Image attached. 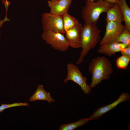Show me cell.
<instances>
[{
  "label": "cell",
  "mask_w": 130,
  "mask_h": 130,
  "mask_svg": "<svg viewBox=\"0 0 130 130\" xmlns=\"http://www.w3.org/2000/svg\"><path fill=\"white\" fill-rule=\"evenodd\" d=\"M88 69L91 75L90 85L91 88H94L102 80L109 79L113 72L112 63L104 56H98L92 59L89 64Z\"/></svg>",
  "instance_id": "obj_1"
},
{
  "label": "cell",
  "mask_w": 130,
  "mask_h": 130,
  "mask_svg": "<svg viewBox=\"0 0 130 130\" xmlns=\"http://www.w3.org/2000/svg\"><path fill=\"white\" fill-rule=\"evenodd\" d=\"M101 32L96 25L85 24L82 26L81 32L82 49L76 62L77 64H81L89 51L94 48L100 42Z\"/></svg>",
  "instance_id": "obj_2"
},
{
  "label": "cell",
  "mask_w": 130,
  "mask_h": 130,
  "mask_svg": "<svg viewBox=\"0 0 130 130\" xmlns=\"http://www.w3.org/2000/svg\"><path fill=\"white\" fill-rule=\"evenodd\" d=\"M114 4L104 0H98L96 1L86 0L81 12L85 24L96 25L100 15L106 13Z\"/></svg>",
  "instance_id": "obj_3"
},
{
  "label": "cell",
  "mask_w": 130,
  "mask_h": 130,
  "mask_svg": "<svg viewBox=\"0 0 130 130\" xmlns=\"http://www.w3.org/2000/svg\"><path fill=\"white\" fill-rule=\"evenodd\" d=\"M67 76L63 83H66L69 81H72L79 85L85 94H89L91 88L87 84L86 78L83 76L82 72L77 66L71 63L66 66Z\"/></svg>",
  "instance_id": "obj_4"
},
{
  "label": "cell",
  "mask_w": 130,
  "mask_h": 130,
  "mask_svg": "<svg viewBox=\"0 0 130 130\" xmlns=\"http://www.w3.org/2000/svg\"><path fill=\"white\" fill-rule=\"evenodd\" d=\"M42 39L54 49L64 52L69 48L68 41L63 34L51 31H43Z\"/></svg>",
  "instance_id": "obj_5"
},
{
  "label": "cell",
  "mask_w": 130,
  "mask_h": 130,
  "mask_svg": "<svg viewBox=\"0 0 130 130\" xmlns=\"http://www.w3.org/2000/svg\"><path fill=\"white\" fill-rule=\"evenodd\" d=\"M42 19L43 31L49 30L65 34L62 16L50 13H44L42 15Z\"/></svg>",
  "instance_id": "obj_6"
},
{
  "label": "cell",
  "mask_w": 130,
  "mask_h": 130,
  "mask_svg": "<svg viewBox=\"0 0 130 130\" xmlns=\"http://www.w3.org/2000/svg\"><path fill=\"white\" fill-rule=\"evenodd\" d=\"M106 23L104 34L100 42V46L115 41L126 27L122 23L109 21Z\"/></svg>",
  "instance_id": "obj_7"
},
{
  "label": "cell",
  "mask_w": 130,
  "mask_h": 130,
  "mask_svg": "<svg viewBox=\"0 0 130 130\" xmlns=\"http://www.w3.org/2000/svg\"><path fill=\"white\" fill-rule=\"evenodd\" d=\"M130 99V95L127 92H123L118 98L113 103L106 106H102L96 110L89 117L90 120L100 119L103 115L114 108L120 103Z\"/></svg>",
  "instance_id": "obj_8"
},
{
  "label": "cell",
  "mask_w": 130,
  "mask_h": 130,
  "mask_svg": "<svg viewBox=\"0 0 130 130\" xmlns=\"http://www.w3.org/2000/svg\"><path fill=\"white\" fill-rule=\"evenodd\" d=\"M79 23L73 27L65 31V37L69 46L72 48L81 47V32L82 27Z\"/></svg>",
  "instance_id": "obj_9"
},
{
  "label": "cell",
  "mask_w": 130,
  "mask_h": 130,
  "mask_svg": "<svg viewBox=\"0 0 130 130\" xmlns=\"http://www.w3.org/2000/svg\"><path fill=\"white\" fill-rule=\"evenodd\" d=\"M72 0H50L47 3L50 8V13L62 16L68 13Z\"/></svg>",
  "instance_id": "obj_10"
},
{
  "label": "cell",
  "mask_w": 130,
  "mask_h": 130,
  "mask_svg": "<svg viewBox=\"0 0 130 130\" xmlns=\"http://www.w3.org/2000/svg\"><path fill=\"white\" fill-rule=\"evenodd\" d=\"M127 46L121 43L112 42L100 46L97 52L98 54L111 57L114 56L117 53L121 52Z\"/></svg>",
  "instance_id": "obj_11"
},
{
  "label": "cell",
  "mask_w": 130,
  "mask_h": 130,
  "mask_svg": "<svg viewBox=\"0 0 130 130\" xmlns=\"http://www.w3.org/2000/svg\"><path fill=\"white\" fill-rule=\"evenodd\" d=\"M106 13V23L112 21L122 23L124 21L123 14L117 3H115Z\"/></svg>",
  "instance_id": "obj_12"
},
{
  "label": "cell",
  "mask_w": 130,
  "mask_h": 130,
  "mask_svg": "<svg viewBox=\"0 0 130 130\" xmlns=\"http://www.w3.org/2000/svg\"><path fill=\"white\" fill-rule=\"evenodd\" d=\"M38 100L46 101L49 103L55 102L51 96L50 93L47 92L44 89L43 86L40 84L38 85L35 92L29 100L30 102Z\"/></svg>",
  "instance_id": "obj_13"
},
{
  "label": "cell",
  "mask_w": 130,
  "mask_h": 130,
  "mask_svg": "<svg viewBox=\"0 0 130 130\" xmlns=\"http://www.w3.org/2000/svg\"><path fill=\"white\" fill-rule=\"evenodd\" d=\"M117 4L122 12L124 19L125 25L130 30V8L126 0H118Z\"/></svg>",
  "instance_id": "obj_14"
},
{
  "label": "cell",
  "mask_w": 130,
  "mask_h": 130,
  "mask_svg": "<svg viewBox=\"0 0 130 130\" xmlns=\"http://www.w3.org/2000/svg\"><path fill=\"white\" fill-rule=\"evenodd\" d=\"M90 120L89 118H83L71 123L65 124L60 125L59 130H73L79 127L83 126Z\"/></svg>",
  "instance_id": "obj_15"
},
{
  "label": "cell",
  "mask_w": 130,
  "mask_h": 130,
  "mask_svg": "<svg viewBox=\"0 0 130 130\" xmlns=\"http://www.w3.org/2000/svg\"><path fill=\"white\" fill-rule=\"evenodd\" d=\"M62 17L65 32L75 27L79 23L78 20L70 15L68 12L64 14Z\"/></svg>",
  "instance_id": "obj_16"
},
{
  "label": "cell",
  "mask_w": 130,
  "mask_h": 130,
  "mask_svg": "<svg viewBox=\"0 0 130 130\" xmlns=\"http://www.w3.org/2000/svg\"><path fill=\"white\" fill-rule=\"evenodd\" d=\"M114 41L122 43L127 46L130 45V30L126 27Z\"/></svg>",
  "instance_id": "obj_17"
},
{
  "label": "cell",
  "mask_w": 130,
  "mask_h": 130,
  "mask_svg": "<svg viewBox=\"0 0 130 130\" xmlns=\"http://www.w3.org/2000/svg\"><path fill=\"white\" fill-rule=\"evenodd\" d=\"M130 61V57L122 55L117 58L116 65L118 69L124 70L127 68Z\"/></svg>",
  "instance_id": "obj_18"
},
{
  "label": "cell",
  "mask_w": 130,
  "mask_h": 130,
  "mask_svg": "<svg viewBox=\"0 0 130 130\" xmlns=\"http://www.w3.org/2000/svg\"><path fill=\"white\" fill-rule=\"evenodd\" d=\"M29 106V104L26 102L24 103L19 102L8 104H2L0 106V114L3 112L5 110L11 107L22 106Z\"/></svg>",
  "instance_id": "obj_19"
},
{
  "label": "cell",
  "mask_w": 130,
  "mask_h": 130,
  "mask_svg": "<svg viewBox=\"0 0 130 130\" xmlns=\"http://www.w3.org/2000/svg\"><path fill=\"white\" fill-rule=\"evenodd\" d=\"M120 52L122 55L130 57V45L124 48Z\"/></svg>",
  "instance_id": "obj_20"
},
{
  "label": "cell",
  "mask_w": 130,
  "mask_h": 130,
  "mask_svg": "<svg viewBox=\"0 0 130 130\" xmlns=\"http://www.w3.org/2000/svg\"><path fill=\"white\" fill-rule=\"evenodd\" d=\"M10 21V20L8 19L7 18V14H6L4 20H0V28H1L3 26L4 23L6 21ZM1 37V32L0 31V37Z\"/></svg>",
  "instance_id": "obj_21"
},
{
  "label": "cell",
  "mask_w": 130,
  "mask_h": 130,
  "mask_svg": "<svg viewBox=\"0 0 130 130\" xmlns=\"http://www.w3.org/2000/svg\"><path fill=\"white\" fill-rule=\"evenodd\" d=\"M2 3L4 4V6H7L10 4L11 2L7 0H1Z\"/></svg>",
  "instance_id": "obj_22"
},
{
  "label": "cell",
  "mask_w": 130,
  "mask_h": 130,
  "mask_svg": "<svg viewBox=\"0 0 130 130\" xmlns=\"http://www.w3.org/2000/svg\"><path fill=\"white\" fill-rule=\"evenodd\" d=\"M113 3H117L118 0H104Z\"/></svg>",
  "instance_id": "obj_23"
},
{
  "label": "cell",
  "mask_w": 130,
  "mask_h": 130,
  "mask_svg": "<svg viewBox=\"0 0 130 130\" xmlns=\"http://www.w3.org/2000/svg\"><path fill=\"white\" fill-rule=\"evenodd\" d=\"M98 0H88L89 1H97Z\"/></svg>",
  "instance_id": "obj_24"
},
{
  "label": "cell",
  "mask_w": 130,
  "mask_h": 130,
  "mask_svg": "<svg viewBox=\"0 0 130 130\" xmlns=\"http://www.w3.org/2000/svg\"><path fill=\"white\" fill-rule=\"evenodd\" d=\"M47 0L48 1H49V0Z\"/></svg>",
  "instance_id": "obj_25"
}]
</instances>
